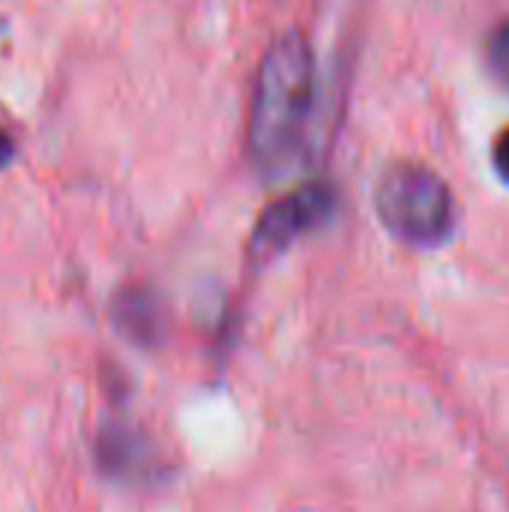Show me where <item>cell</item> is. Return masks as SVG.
Returning <instances> with one entry per match:
<instances>
[{"mask_svg":"<svg viewBox=\"0 0 509 512\" xmlns=\"http://www.w3.org/2000/svg\"><path fill=\"white\" fill-rule=\"evenodd\" d=\"M486 60H489L492 75L509 90V18H504V21L489 33Z\"/></svg>","mask_w":509,"mask_h":512,"instance_id":"obj_6","label":"cell"},{"mask_svg":"<svg viewBox=\"0 0 509 512\" xmlns=\"http://www.w3.org/2000/svg\"><path fill=\"white\" fill-rule=\"evenodd\" d=\"M315 90L312 42L303 30H285L267 45L258 63L246 120V153L264 180H282L303 162Z\"/></svg>","mask_w":509,"mask_h":512,"instance_id":"obj_1","label":"cell"},{"mask_svg":"<svg viewBox=\"0 0 509 512\" xmlns=\"http://www.w3.org/2000/svg\"><path fill=\"white\" fill-rule=\"evenodd\" d=\"M15 153H18V147H15V138L0 126V174L12 165V159H15Z\"/></svg>","mask_w":509,"mask_h":512,"instance_id":"obj_8","label":"cell"},{"mask_svg":"<svg viewBox=\"0 0 509 512\" xmlns=\"http://www.w3.org/2000/svg\"><path fill=\"white\" fill-rule=\"evenodd\" d=\"M114 324L117 330L141 348H153L162 342L168 327V309L162 297L147 285H129L114 300Z\"/></svg>","mask_w":509,"mask_h":512,"instance_id":"obj_5","label":"cell"},{"mask_svg":"<svg viewBox=\"0 0 509 512\" xmlns=\"http://www.w3.org/2000/svg\"><path fill=\"white\" fill-rule=\"evenodd\" d=\"M375 213L399 243L417 249H435L456 231V198L447 180L420 162H396L378 177Z\"/></svg>","mask_w":509,"mask_h":512,"instance_id":"obj_2","label":"cell"},{"mask_svg":"<svg viewBox=\"0 0 509 512\" xmlns=\"http://www.w3.org/2000/svg\"><path fill=\"white\" fill-rule=\"evenodd\" d=\"M492 168H495L498 180L504 186H509V126L495 135V144H492Z\"/></svg>","mask_w":509,"mask_h":512,"instance_id":"obj_7","label":"cell"},{"mask_svg":"<svg viewBox=\"0 0 509 512\" xmlns=\"http://www.w3.org/2000/svg\"><path fill=\"white\" fill-rule=\"evenodd\" d=\"M93 453H96V468L108 480L123 486H153L168 471L153 438L123 420H108L99 429Z\"/></svg>","mask_w":509,"mask_h":512,"instance_id":"obj_4","label":"cell"},{"mask_svg":"<svg viewBox=\"0 0 509 512\" xmlns=\"http://www.w3.org/2000/svg\"><path fill=\"white\" fill-rule=\"evenodd\" d=\"M336 204H339V195H336L333 183H327V180L303 183V186L291 189L288 195L276 198L270 207H264V213L258 216V222L252 228L249 261L255 267L276 261L297 240L324 228L333 219Z\"/></svg>","mask_w":509,"mask_h":512,"instance_id":"obj_3","label":"cell"}]
</instances>
